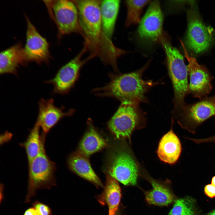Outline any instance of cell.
Returning a JSON list of instances; mask_svg holds the SVG:
<instances>
[{
  "mask_svg": "<svg viewBox=\"0 0 215 215\" xmlns=\"http://www.w3.org/2000/svg\"><path fill=\"white\" fill-rule=\"evenodd\" d=\"M78 10L81 35L84 46L94 57L98 56L105 64L117 71L118 58L126 52L116 47L103 31L100 5L101 1L73 0Z\"/></svg>",
  "mask_w": 215,
  "mask_h": 215,
  "instance_id": "1",
  "label": "cell"
},
{
  "mask_svg": "<svg viewBox=\"0 0 215 215\" xmlns=\"http://www.w3.org/2000/svg\"><path fill=\"white\" fill-rule=\"evenodd\" d=\"M147 65L129 73H110V81L105 86L93 89V93L98 96L115 98L121 103L139 104L145 101L146 93L153 85L151 81L142 78Z\"/></svg>",
  "mask_w": 215,
  "mask_h": 215,
  "instance_id": "2",
  "label": "cell"
},
{
  "mask_svg": "<svg viewBox=\"0 0 215 215\" xmlns=\"http://www.w3.org/2000/svg\"><path fill=\"white\" fill-rule=\"evenodd\" d=\"M162 42L167 59V68L174 90L173 113L178 115L186 104L185 99L188 94L187 66L182 54L167 41Z\"/></svg>",
  "mask_w": 215,
  "mask_h": 215,
  "instance_id": "3",
  "label": "cell"
},
{
  "mask_svg": "<svg viewBox=\"0 0 215 215\" xmlns=\"http://www.w3.org/2000/svg\"><path fill=\"white\" fill-rule=\"evenodd\" d=\"M45 143L38 155L28 163V185L25 200L26 203L30 202L38 190L50 189L56 184V165L47 154Z\"/></svg>",
  "mask_w": 215,
  "mask_h": 215,
  "instance_id": "4",
  "label": "cell"
},
{
  "mask_svg": "<svg viewBox=\"0 0 215 215\" xmlns=\"http://www.w3.org/2000/svg\"><path fill=\"white\" fill-rule=\"evenodd\" d=\"M108 158L107 173L125 185L136 184L138 167L135 160L128 153L123 149L116 148L110 153Z\"/></svg>",
  "mask_w": 215,
  "mask_h": 215,
  "instance_id": "5",
  "label": "cell"
},
{
  "mask_svg": "<svg viewBox=\"0 0 215 215\" xmlns=\"http://www.w3.org/2000/svg\"><path fill=\"white\" fill-rule=\"evenodd\" d=\"M142 112L138 104L121 103L108 121V128L116 138L130 139L141 120Z\"/></svg>",
  "mask_w": 215,
  "mask_h": 215,
  "instance_id": "6",
  "label": "cell"
},
{
  "mask_svg": "<svg viewBox=\"0 0 215 215\" xmlns=\"http://www.w3.org/2000/svg\"><path fill=\"white\" fill-rule=\"evenodd\" d=\"M215 115V94L206 96L191 104L187 103L178 116L179 124L189 132L195 133L197 128Z\"/></svg>",
  "mask_w": 215,
  "mask_h": 215,
  "instance_id": "7",
  "label": "cell"
},
{
  "mask_svg": "<svg viewBox=\"0 0 215 215\" xmlns=\"http://www.w3.org/2000/svg\"><path fill=\"white\" fill-rule=\"evenodd\" d=\"M87 51L84 46L80 52L73 59L62 67L52 79L45 81L46 84L53 86V93L64 95L67 93L77 81L83 65L93 57L89 56L82 60L83 55Z\"/></svg>",
  "mask_w": 215,
  "mask_h": 215,
  "instance_id": "8",
  "label": "cell"
},
{
  "mask_svg": "<svg viewBox=\"0 0 215 215\" xmlns=\"http://www.w3.org/2000/svg\"><path fill=\"white\" fill-rule=\"evenodd\" d=\"M181 44L188 63V94L201 99L211 92L213 76L205 66L199 64L195 58L188 54L184 45L182 42Z\"/></svg>",
  "mask_w": 215,
  "mask_h": 215,
  "instance_id": "9",
  "label": "cell"
},
{
  "mask_svg": "<svg viewBox=\"0 0 215 215\" xmlns=\"http://www.w3.org/2000/svg\"><path fill=\"white\" fill-rule=\"evenodd\" d=\"M188 27L186 42L189 49L196 53L207 50L213 43L210 30L203 23L196 9L188 12Z\"/></svg>",
  "mask_w": 215,
  "mask_h": 215,
  "instance_id": "10",
  "label": "cell"
},
{
  "mask_svg": "<svg viewBox=\"0 0 215 215\" xmlns=\"http://www.w3.org/2000/svg\"><path fill=\"white\" fill-rule=\"evenodd\" d=\"M60 36L81 32L77 7L73 0L54 1L52 4Z\"/></svg>",
  "mask_w": 215,
  "mask_h": 215,
  "instance_id": "11",
  "label": "cell"
},
{
  "mask_svg": "<svg viewBox=\"0 0 215 215\" xmlns=\"http://www.w3.org/2000/svg\"><path fill=\"white\" fill-rule=\"evenodd\" d=\"M163 15L159 2L151 3L145 15L139 22L137 33L144 41L153 42L161 37L162 28Z\"/></svg>",
  "mask_w": 215,
  "mask_h": 215,
  "instance_id": "12",
  "label": "cell"
},
{
  "mask_svg": "<svg viewBox=\"0 0 215 215\" xmlns=\"http://www.w3.org/2000/svg\"><path fill=\"white\" fill-rule=\"evenodd\" d=\"M26 18L27 28L26 42L23 49L27 60L38 64L47 63L50 57L48 43L38 32L27 16Z\"/></svg>",
  "mask_w": 215,
  "mask_h": 215,
  "instance_id": "13",
  "label": "cell"
},
{
  "mask_svg": "<svg viewBox=\"0 0 215 215\" xmlns=\"http://www.w3.org/2000/svg\"><path fill=\"white\" fill-rule=\"evenodd\" d=\"M38 113L36 122L47 134L62 118L72 116L73 109L64 111V108L58 107L54 104L53 98L45 99H41L38 102Z\"/></svg>",
  "mask_w": 215,
  "mask_h": 215,
  "instance_id": "14",
  "label": "cell"
},
{
  "mask_svg": "<svg viewBox=\"0 0 215 215\" xmlns=\"http://www.w3.org/2000/svg\"><path fill=\"white\" fill-rule=\"evenodd\" d=\"M27 62L24 49L20 44H16L1 52L0 73L17 75L19 66L24 65Z\"/></svg>",
  "mask_w": 215,
  "mask_h": 215,
  "instance_id": "15",
  "label": "cell"
},
{
  "mask_svg": "<svg viewBox=\"0 0 215 215\" xmlns=\"http://www.w3.org/2000/svg\"><path fill=\"white\" fill-rule=\"evenodd\" d=\"M182 150L179 139L171 129L161 139L157 153L162 161L172 164L178 160Z\"/></svg>",
  "mask_w": 215,
  "mask_h": 215,
  "instance_id": "16",
  "label": "cell"
},
{
  "mask_svg": "<svg viewBox=\"0 0 215 215\" xmlns=\"http://www.w3.org/2000/svg\"><path fill=\"white\" fill-rule=\"evenodd\" d=\"M68 165L73 172L96 185L102 187L103 185L90 165L87 157L79 151L73 153L69 158Z\"/></svg>",
  "mask_w": 215,
  "mask_h": 215,
  "instance_id": "17",
  "label": "cell"
},
{
  "mask_svg": "<svg viewBox=\"0 0 215 215\" xmlns=\"http://www.w3.org/2000/svg\"><path fill=\"white\" fill-rule=\"evenodd\" d=\"M119 0L101 1L100 10L103 32L110 40L112 39L114 32L119 6Z\"/></svg>",
  "mask_w": 215,
  "mask_h": 215,
  "instance_id": "18",
  "label": "cell"
},
{
  "mask_svg": "<svg viewBox=\"0 0 215 215\" xmlns=\"http://www.w3.org/2000/svg\"><path fill=\"white\" fill-rule=\"evenodd\" d=\"M106 174L104 189L98 200L102 205H107L108 215H115L120 201L121 189L118 181L108 173Z\"/></svg>",
  "mask_w": 215,
  "mask_h": 215,
  "instance_id": "19",
  "label": "cell"
},
{
  "mask_svg": "<svg viewBox=\"0 0 215 215\" xmlns=\"http://www.w3.org/2000/svg\"><path fill=\"white\" fill-rule=\"evenodd\" d=\"M88 128L81 142L79 152L88 157L106 145L105 140L97 132L90 120L88 122Z\"/></svg>",
  "mask_w": 215,
  "mask_h": 215,
  "instance_id": "20",
  "label": "cell"
},
{
  "mask_svg": "<svg viewBox=\"0 0 215 215\" xmlns=\"http://www.w3.org/2000/svg\"><path fill=\"white\" fill-rule=\"evenodd\" d=\"M40 128V126L36 122L30 130L26 140L19 144L25 151L28 163L38 155L43 145L45 142L47 134L42 132L41 134Z\"/></svg>",
  "mask_w": 215,
  "mask_h": 215,
  "instance_id": "21",
  "label": "cell"
},
{
  "mask_svg": "<svg viewBox=\"0 0 215 215\" xmlns=\"http://www.w3.org/2000/svg\"><path fill=\"white\" fill-rule=\"evenodd\" d=\"M152 189L145 193V198L149 203L159 206L167 205L173 201L170 190L155 181H151Z\"/></svg>",
  "mask_w": 215,
  "mask_h": 215,
  "instance_id": "22",
  "label": "cell"
},
{
  "mask_svg": "<svg viewBox=\"0 0 215 215\" xmlns=\"http://www.w3.org/2000/svg\"><path fill=\"white\" fill-rule=\"evenodd\" d=\"M149 0H127L125 4L127 9L125 22L126 26L139 23L140 16L143 9L148 4Z\"/></svg>",
  "mask_w": 215,
  "mask_h": 215,
  "instance_id": "23",
  "label": "cell"
},
{
  "mask_svg": "<svg viewBox=\"0 0 215 215\" xmlns=\"http://www.w3.org/2000/svg\"><path fill=\"white\" fill-rule=\"evenodd\" d=\"M194 203L189 197L178 199L168 215H195Z\"/></svg>",
  "mask_w": 215,
  "mask_h": 215,
  "instance_id": "24",
  "label": "cell"
},
{
  "mask_svg": "<svg viewBox=\"0 0 215 215\" xmlns=\"http://www.w3.org/2000/svg\"><path fill=\"white\" fill-rule=\"evenodd\" d=\"M32 205L36 210L38 215H52V211L49 206L44 203L36 200Z\"/></svg>",
  "mask_w": 215,
  "mask_h": 215,
  "instance_id": "25",
  "label": "cell"
},
{
  "mask_svg": "<svg viewBox=\"0 0 215 215\" xmlns=\"http://www.w3.org/2000/svg\"><path fill=\"white\" fill-rule=\"evenodd\" d=\"M188 139L197 144L207 142H213L215 143V135L205 138L194 139L188 138Z\"/></svg>",
  "mask_w": 215,
  "mask_h": 215,
  "instance_id": "26",
  "label": "cell"
},
{
  "mask_svg": "<svg viewBox=\"0 0 215 215\" xmlns=\"http://www.w3.org/2000/svg\"><path fill=\"white\" fill-rule=\"evenodd\" d=\"M204 191L205 194L210 198L215 197V186L212 184L206 185L204 188Z\"/></svg>",
  "mask_w": 215,
  "mask_h": 215,
  "instance_id": "27",
  "label": "cell"
},
{
  "mask_svg": "<svg viewBox=\"0 0 215 215\" xmlns=\"http://www.w3.org/2000/svg\"><path fill=\"white\" fill-rule=\"evenodd\" d=\"M22 215H38L36 209L33 207H30L27 209Z\"/></svg>",
  "mask_w": 215,
  "mask_h": 215,
  "instance_id": "28",
  "label": "cell"
},
{
  "mask_svg": "<svg viewBox=\"0 0 215 215\" xmlns=\"http://www.w3.org/2000/svg\"><path fill=\"white\" fill-rule=\"evenodd\" d=\"M211 184L215 186V176H213L211 179Z\"/></svg>",
  "mask_w": 215,
  "mask_h": 215,
  "instance_id": "29",
  "label": "cell"
},
{
  "mask_svg": "<svg viewBox=\"0 0 215 215\" xmlns=\"http://www.w3.org/2000/svg\"><path fill=\"white\" fill-rule=\"evenodd\" d=\"M207 215H215V210L209 213Z\"/></svg>",
  "mask_w": 215,
  "mask_h": 215,
  "instance_id": "30",
  "label": "cell"
}]
</instances>
